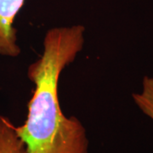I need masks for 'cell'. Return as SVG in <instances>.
I'll use <instances>...</instances> for the list:
<instances>
[{"label":"cell","mask_w":153,"mask_h":153,"mask_svg":"<svg viewBox=\"0 0 153 153\" xmlns=\"http://www.w3.org/2000/svg\"><path fill=\"white\" fill-rule=\"evenodd\" d=\"M82 25L50 28L44 38V51L27 69L34 83L26 121L16 126L27 153H88L84 126L76 117H66L60 107L59 80L84 45Z\"/></svg>","instance_id":"6da1fadb"},{"label":"cell","mask_w":153,"mask_h":153,"mask_svg":"<svg viewBox=\"0 0 153 153\" xmlns=\"http://www.w3.org/2000/svg\"><path fill=\"white\" fill-rule=\"evenodd\" d=\"M25 0H0V55L16 57L21 54L17 44V31L13 27Z\"/></svg>","instance_id":"7a4b0ae2"},{"label":"cell","mask_w":153,"mask_h":153,"mask_svg":"<svg viewBox=\"0 0 153 153\" xmlns=\"http://www.w3.org/2000/svg\"><path fill=\"white\" fill-rule=\"evenodd\" d=\"M15 127L9 117L0 115V153H27Z\"/></svg>","instance_id":"3957f363"},{"label":"cell","mask_w":153,"mask_h":153,"mask_svg":"<svg viewBox=\"0 0 153 153\" xmlns=\"http://www.w3.org/2000/svg\"><path fill=\"white\" fill-rule=\"evenodd\" d=\"M132 97L140 110L153 121V76H144L141 91L134 93Z\"/></svg>","instance_id":"277c9868"}]
</instances>
